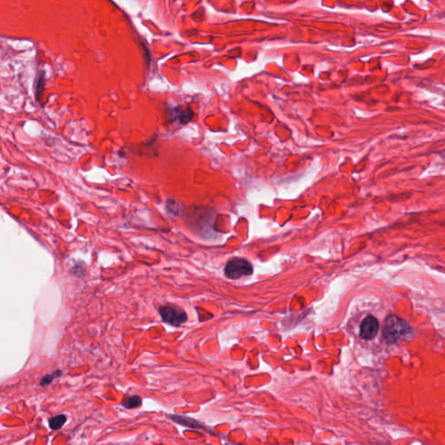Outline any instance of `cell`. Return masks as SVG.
Segmentation results:
<instances>
[{"label":"cell","mask_w":445,"mask_h":445,"mask_svg":"<svg viewBox=\"0 0 445 445\" xmlns=\"http://www.w3.org/2000/svg\"><path fill=\"white\" fill-rule=\"evenodd\" d=\"M379 331V323L373 316H367L362 322L360 326V336L364 340L373 339Z\"/></svg>","instance_id":"obj_4"},{"label":"cell","mask_w":445,"mask_h":445,"mask_svg":"<svg viewBox=\"0 0 445 445\" xmlns=\"http://www.w3.org/2000/svg\"><path fill=\"white\" fill-rule=\"evenodd\" d=\"M66 421H67L66 416L60 414V415L55 416L53 418H50L48 423H49V427L51 428V430L57 431L63 427V425L66 423Z\"/></svg>","instance_id":"obj_8"},{"label":"cell","mask_w":445,"mask_h":445,"mask_svg":"<svg viewBox=\"0 0 445 445\" xmlns=\"http://www.w3.org/2000/svg\"><path fill=\"white\" fill-rule=\"evenodd\" d=\"M159 312L165 323L174 327H179L188 319L186 311L179 307L160 306Z\"/></svg>","instance_id":"obj_3"},{"label":"cell","mask_w":445,"mask_h":445,"mask_svg":"<svg viewBox=\"0 0 445 445\" xmlns=\"http://www.w3.org/2000/svg\"><path fill=\"white\" fill-rule=\"evenodd\" d=\"M171 418H172L173 421L178 423L179 425H186V426L192 427V428H202V426L199 425L198 422L193 420L192 418L177 415L171 416Z\"/></svg>","instance_id":"obj_7"},{"label":"cell","mask_w":445,"mask_h":445,"mask_svg":"<svg viewBox=\"0 0 445 445\" xmlns=\"http://www.w3.org/2000/svg\"><path fill=\"white\" fill-rule=\"evenodd\" d=\"M44 84H45V78L44 75H41L39 78H37V84H36V98L37 100H39L43 90H44Z\"/></svg>","instance_id":"obj_11"},{"label":"cell","mask_w":445,"mask_h":445,"mask_svg":"<svg viewBox=\"0 0 445 445\" xmlns=\"http://www.w3.org/2000/svg\"><path fill=\"white\" fill-rule=\"evenodd\" d=\"M412 334V327L406 321L395 315L386 318L383 337L389 344H395L401 339H409Z\"/></svg>","instance_id":"obj_1"},{"label":"cell","mask_w":445,"mask_h":445,"mask_svg":"<svg viewBox=\"0 0 445 445\" xmlns=\"http://www.w3.org/2000/svg\"><path fill=\"white\" fill-rule=\"evenodd\" d=\"M61 376H62V371H59V370L55 371L52 374L44 376V378H42L40 380V385L41 386L44 387V386H47V385H51L54 379H56L57 378H59Z\"/></svg>","instance_id":"obj_9"},{"label":"cell","mask_w":445,"mask_h":445,"mask_svg":"<svg viewBox=\"0 0 445 445\" xmlns=\"http://www.w3.org/2000/svg\"><path fill=\"white\" fill-rule=\"evenodd\" d=\"M142 402V398L139 396H131L124 398L121 405L124 408L132 410L141 406Z\"/></svg>","instance_id":"obj_6"},{"label":"cell","mask_w":445,"mask_h":445,"mask_svg":"<svg viewBox=\"0 0 445 445\" xmlns=\"http://www.w3.org/2000/svg\"><path fill=\"white\" fill-rule=\"evenodd\" d=\"M226 277L230 279H238L243 276H250L253 273L251 263L243 258L229 260L224 268Z\"/></svg>","instance_id":"obj_2"},{"label":"cell","mask_w":445,"mask_h":445,"mask_svg":"<svg viewBox=\"0 0 445 445\" xmlns=\"http://www.w3.org/2000/svg\"><path fill=\"white\" fill-rule=\"evenodd\" d=\"M166 211L173 216H179V213H180L179 205L175 201L171 200V199L166 201Z\"/></svg>","instance_id":"obj_10"},{"label":"cell","mask_w":445,"mask_h":445,"mask_svg":"<svg viewBox=\"0 0 445 445\" xmlns=\"http://www.w3.org/2000/svg\"><path fill=\"white\" fill-rule=\"evenodd\" d=\"M172 115L174 120H179L181 125H186L193 120L194 112L189 108L183 110L179 107L173 110Z\"/></svg>","instance_id":"obj_5"}]
</instances>
